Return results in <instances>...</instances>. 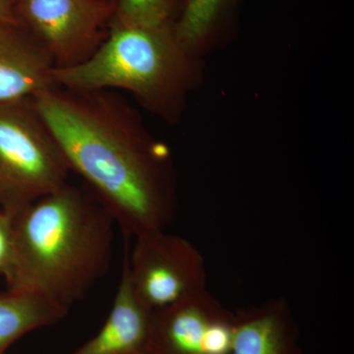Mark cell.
<instances>
[{
  "label": "cell",
  "mask_w": 354,
  "mask_h": 354,
  "mask_svg": "<svg viewBox=\"0 0 354 354\" xmlns=\"http://www.w3.org/2000/svg\"><path fill=\"white\" fill-rule=\"evenodd\" d=\"M234 312L208 290L153 310L147 354H230Z\"/></svg>",
  "instance_id": "7"
},
{
  "label": "cell",
  "mask_w": 354,
  "mask_h": 354,
  "mask_svg": "<svg viewBox=\"0 0 354 354\" xmlns=\"http://www.w3.org/2000/svg\"><path fill=\"white\" fill-rule=\"evenodd\" d=\"M230 354H304L288 300L274 298L234 312Z\"/></svg>",
  "instance_id": "9"
},
{
  "label": "cell",
  "mask_w": 354,
  "mask_h": 354,
  "mask_svg": "<svg viewBox=\"0 0 354 354\" xmlns=\"http://www.w3.org/2000/svg\"><path fill=\"white\" fill-rule=\"evenodd\" d=\"M15 254L14 216L11 212L0 209V274L6 277L12 269Z\"/></svg>",
  "instance_id": "14"
},
{
  "label": "cell",
  "mask_w": 354,
  "mask_h": 354,
  "mask_svg": "<svg viewBox=\"0 0 354 354\" xmlns=\"http://www.w3.org/2000/svg\"><path fill=\"white\" fill-rule=\"evenodd\" d=\"M204 77L205 58L179 41L174 25L145 27L113 21L92 57L76 66L53 70L57 86L123 91L169 125L183 120Z\"/></svg>",
  "instance_id": "3"
},
{
  "label": "cell",
  "mask_w": 354,
  "mask_h": 354,
  "mask_svg": "<svg viewBox=\"0 0 354 354\" xmlns=\"http://www.w3.org/2000/svg\"><path fill=\"white\" fill-rule=\"evenodd\" d=\"M243 0H185L174 24L177 38L203 58L225 48L239 32Z\"/></svg>",
  "instance_id": "11"
},
{
  "label": "cell",
  "mask_w": 354,
  "mask_h": 354,
  "mask_svg": "<svg viewBox=\"0 0 354 354\" xmlns=\"http://www.w3.org/2000/svg\"><path fill=\"white\" fill-rule=\"evenodd\" d=\"M152 319L153 310L137 297L123 267L106 323L95 337L73 354H147Z\"/></svg>",
  "instance_id": "10"
},
{
  "label": "cell",
  "mask_w": 354,
  "mask_h": 354,
  "mask_svg": "<svg viewBox=\"0 0 354 354\" xmlns=\"http://www.w3.org/2000/svg\"><path fill=\"white\" fill-rule=\"evenodd\" d=\"M13 216L8 290L32 291L69 310L108 272L116 223L88 188L65 184Z\"/></svg>",
  "instance_id": "2"
},
{
  "label": "cell",
  "mask_w": 354,
  "mask_h": 354,
  "mask_svg": "<svg viewBox=\"0 0 354 354\" xmlns=\"http://www.w3.org/2000/svg\"><path fill=\"white\" fill-rule=\"evenodd\" d=\"M68 309L48 298L27 290H8L0 295V354L39 328L59 322Z\"/></svg>",
  "instance_id": "12"
},
{
  "label": "cell",
  "mask_w": 354,
  "mask_h": 354,
  "mask_svg": "<svg viewBox=\"0 0 354 354\" xmlns=\"http://www.w3.org/2000/svg\"><path fill=\"white\" fill-rule=\"evenodd\" d=\"M113 0H15L14 13L50 53L55 68L83 64L108 36Z\"/></svg>",
  "instance_id": "5"
},
{
  "label": "cell",
  "mask_w": 354,
  "mask_h": 354,
  "mask_svg": "<svg viewBox=\"0 0 354 354\" xmlns=\"http://www.w3.org/2000/svg\"><path fill=\"white\" fill-rule=\"evenodd\" d=\"M113 22L123 25H174L185 0H113Z\"/></svg>",
  "instance_id": "13"
},
{
  "label": "cell",
  "mask_w": 354,
  "mask_h": 354,
  "mask_svg": "<svg viewBox=\"0 0 354 354\" xmlns=\"http://www.w3.org/2000/svg\"><path fill=\"white\" fill-rule=\"evenodd\" d=\"M32 102L70 171L82 177L127 236L171 225L178 209L171 149L127 97L113 90L55 86Z\"/></svg>",
  "instance_id": "1"
},
{
  "label": "cell",
  "mask_w": 354,
  "mask_h": 354,
  "mask_svg": "<svg viewBox=\"0 0 354 354\" xmlns=\"http://www.w3.org/2000/svg\"><path fill=\"white\" fill-rule=\"evenodd\" d=\"M50 53L18 23H0V106L31 101L57 86Z\"/></svg>",
  "instance_id": "8"
},
{
  "label": "cell",
  "mask_w": 354,
  "mask_h": 354,
  "mask_svg": "<svg viewBox=\"0 0 354 354\" xmlns=\"http://www.w3.org/2000/svg\"><path fill=\"white\" fill-rule=\"evenodd\" d=\"M15 0H0V23H18L14 13Z\"/></svg>",
  "instance_id": "15"
},
{
  "label": "cell",
  "mask_w": 354,
  "mask_h": 354,
  "mask_svg": "<svg viewBox=\"0 0 354 354\" xmlns=\"http://www.w3.org/2000/svg\"><path fill=\"white\" fill-rule=\"evenodd\" d=\"M123 267L137 297L153 311L207 290L202 253L187 239L165 230L135 236Z\"/></svg>",
  "instance_id": "6"
},
{
  "label": "cell",
  "mask_w": 354,
  "mask_h": 354,
  "mask_svg": "<svg viewBox=\"0 0 354 354\" xmlns=\"http://www.w3.org/2000/svg\"><path fill=\"white\" fill-rule=\"evenodd\" d=\"M70 172L32 100L0 106V209L25 208L68 183Z\"/></svg>",
  "instance_id": "4"
}]
</instances>
